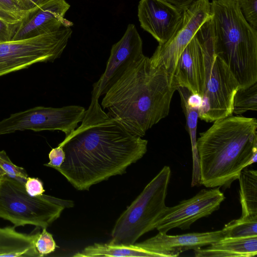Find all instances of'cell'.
I'll list each match as a JSON object with an SVG mask.
<instances>
[{"mask_svg": "<svg viewBox=\"0 0 257 257\" xmlns=\"http://www.w3.org/2000/svg\"><path fill=\"white\" fill-rule=\"evenodd\" d=\"M49 162L44 166L56 169L59 168L65 159V152L62 146L60 145L53 148L49 153Z\"/></svg>", "mask_w": 257, "mask_h": 257, "instance_id": "4316f807", "label": "cell"}, {"mask_svg": "<svg viewBox=\"0 0 257 257\" xmlns=\"http://www.w3.org/2000/svg\"><path fill=\"white\" fill-rule=\"evenodd\" d=\"M222 230L224 237L257 236V215L241 216L226 224Z\"/></svg>", "mask_w": 257, "mask_h": 257, "instance_id": "44dd1931", "label": "cell"}, {"mask_svg": "<svg viewBox=\"0 0 257 257\" xmlns=\"http://www.w3.org/2000/svg\"><path fill=\"white\" fill-rule=\"evenodd\" d=\"M74 257H136L155 255L137 245L114 244L109 243H95L87 246L73 255Z\"/></svg>", "mask_w": 257, "mask_h": 257, "instance_id": "d6986e66", "label": "cell"}, {"mask_svg": "<svg viewBox=\"0 0 257 257\" xmlns=\"http://www.w3.org/2000/svg\"><path fill=\"white\" fill-rule=\"evenodd\" d=\"M225 199L219 187L201 190L174 206H166L156 223L155 229L164 233L174 228L188 229L198 219L217 210Z\"/></svg>", "mask_w": 257, "mask_h": 257, "instance_id": "8fae6325", "label": "cell"}, {"mask_svg": "<svg viewBox=\"0 0 257 257\" xmlns=\"http://www.w3.org/2000/svg\"><path fill=\"white\" fill-rule=\"evenodd\" d=\"M237 179L239 182L241 216L257 215V171L244 168Z\"/></svg>", "mask_w": 257, "mask_h": 257, "instance_id": "ffe728a7", "label": "cell"}, {"mask_svg": "<svg viewBox=\"0 0 257 257\" xmlns=\"http://www.w3.org/2000/svg\"><path fill=\"white\" fill-rule=\"evenodd\" d=\"M204 54L203 89L197 111L199 118L211 122L232 114L233 96L239 87L227 65L214 51L211 22Z\"/></svg>", "mask_w": 257, "mask_h": 257, "instance_id": "52a82bcc", "label": "cell"}, {"mask_svg": "<svg viewBox=\"0 0 257 257\" xmlns=\"http://www.w3.org/2000/svg\"><path fill=\"white\" fill-rule=\"evenodd\" d=\"M211 19L215 53L239 86L257 81V30L243 17L238 0H212Z\"/></svg>", "mask_w": 257, "mask_h": 257, "instance_id": "277c9868", "label": "cell"}, {"mask_svg": "<svg viewBox=\"0 0 257 257\" xmlns=\"http://www.w3.org/2000/svg\"><path fill=\"white\" fill-rule=\"evenodd\" d=\"M214 122L197 139L200 184L229 187L256 162L257 120L232 114Z\"/></svg>", "mask_w": 257, "mask_h": 257, "instance_id": "3957f363", "label": "cell"}, {"mask_svg": "<svg viewBox=\"0 0 257 257\" xmlns=\"http://www.w3.org/2000/svg\"><path fill=\"white\" fill-rule=\"evenodd\" d=\"M25 10H30L42 3L45 0H19Z\"/></svg>", "mask_w": 257, "mask_h": 257, "instance_id": "4dcf8cb0", "label": "cell"}, {"mask_svg": "<svg viewBox=\"0 0 257 257\" xmlns=\"http://www.w3.org/2000/svg\"><path fill=\"white\" fill-rule=\"evenodd\" d=\"M257 110V81L247 87L239 86L233 96L232 113L241 114Z\"/></svg>", "mask_w": 257, "mask_h": 257, "instance_id": "7402d4cb", "label": "cell"}, {"mask_svg": "<svg viewBox=\"0 0 257 257\" xmlns=\"http://www.w3.org/2000/svg\"><path fill=\"white\" fill-rule=\"evenodd\" d=\"M71 27H63L29 38L0 43V77L42 62L60 57L72 35Z\"/></svg>", "mask_w": 257, "mask_h": 257, "instance_id": "ba28073f", "label": "cell"}, {"mask_svg": "<svg viewBox=\"0 0 257 257\" xmlns=\"http://www.w3.org/2000/svg\"><path fill=\"white\" fill-rule=\"evenodd\" d=\"M15 227H0V256L40 257L35 247L38 232L24 233Z\"/></svg>", "mask_w": 257, "mask_h": 257, "instance_id": "ac0fdd59", "label": "cell"}, {"mask_svg": "<svg viewBox=\"0 0 257 257\" xmlns=\"http://www.w3.org/2000/svg\"><path fill=\"white\" fill-rule=\"evenodd\" d=\"M170 177V167L164 166L116 220L109 243L133 244L143 235L155 229L156 223L166 207Z\"/></svg>", "mask_w": 257, "mask_h": 257, "instance_id": "8992f818", "label": "cell"}, {"mask_svg": "<svg viewBox=\"0 0 257 257\" xmlns=\"http://www.w3.org/2000/svg\"><path fill=\"white\" fill-rule=\"evenodd\" d=\"M35 247L41 257L54 252L58 246L52 234L47 231L46 228H44L41 232L37 233L35 240Z\"/></svg>", "mask_w": 257, "mask_h": 257, "instance_id": "d4e9b609", "label": "cell"}, {"mask_svg": "<svg viewBox=\"0 0 257 257\" xmlns=\"http://www.w3.org/2000/svg\"><path fill=\"white\" fill-rule=\"evenodd\" d=\"M223 237L222 230L176 235L159 232L155 236L135 244L156 257H175L183 251L202 247Z\"/></svg>", "mask_w": 257, "mask_h": 257, "instance_id": "2e32d148", "label": "cell"}, {"mask_svg": "<svg viewBox=\"0 0 257 257\" xmlns=\"http://www.w3.org/2000/svg\"><path fill=\"white\" fill-rule=\"evenodd\" d=\"M238 2L245 20L257 30V0H238Z\"/></svg>", "mask_w": 257, "mask_h": 257, "instance_id": "484cf974", "label": "cell"}, {"mask_svg": "<svg viewBox=\"0 0 257 257\" xmlns=\"http://www.w3.org/2000/svg\"><path fill=\"white\" fill-rule=\"evenodd\" d=\"M17 30L0 19V43L12 41Z\"/></svg>", "mask_w": 257, "mask_h": 257, "instance_id": "f1b7e54d", "label": "cell"}, {"mask_svg": "<svg viewBox=\"0 0 257 257\" xmlns=\"http://www.w3.org/2000/svg\"><path fill=\"white\" fill-rule=\"evenodd\" d=\"M65 0H45L34 7L18 28L12 40L51 33L73 24L64 18L70 8Z\"/></svg>", "mask_w": 257, "mask_h": 257, "instance_id": "9a60e30c", "label": "cell"}, {"mask_svg": "<svg viewBox=\"0 0 257 257\" xmlns=\"http://www.w3.org/2000/svg\"><path fill=\"white\" fill-rule=\"evenodd\" d=\"M211 2L196 0L183 10L181 21L172 37L159 45L150 58L152 65L163 68L173 77L178 61L198 30L212 18Z\"/></svg>", "mask_w": 257, "mask_h": 257, "instance_id": "30bf717a", "label": "cell"}, {"mask_svg": "<svg viewBox=\"0 0 257 257\" xmlns=\"http://www.w3.org/2000/svg\"><path fill=\"white\" fill-rule=\"evenodd\" d=\"M175 7L184 10L196 0H166Z\"/></svg>", "mask_w": 257, "mask_h": 257, "instance_id": "f546056e", "label": "cell"}, {"mask_svg": "<svg viewBox=\"0 0 257 257\" xmlns=\"http://www.w3.org/2000/svg\"><path fill=\"white\" fill-rule=\"evenodd\" d=\"M34 8L25 10L19 0H0V19L18 29Z\"/></svg>", "mask_w": 257, "mask_h": 257, "instance_id": "603a6c76", "label": "cell"}, {"mask_svg": "<svg viewBox=\"0 0 257 257\" xmlns=\"http://www.w3.org/2000/svg\"><path fill=\"white\" fill-rule=\"evenodd\" d=\"M183 10L166 0H140L138 16L141 27L162 45L172 37L182 18Z\"/></svg>", "mask_w": 257, "mask_h": 257, "instance_id": "5bb4252c", "label": "cell"}, {"mask_svg": "<svg viewBox=\"0 0 257 257\" xmlns=\"http://www.w3.org/2000/svg\"><path fill=\"white\" fill-rule=\"evenodd\" d=\"M0 176H1V174H0Z\"/></svg>", "mask_w": 257, "mask_h": 257, "instance_id": "1f68e13d", "label": "cell"}, {"mask_svg": "<svg viewBox=\"0 0 257 257\" xmlns=\"http://www.w3.org/2000/svg\"><path fill=\"white\" fill-rule=\"evenodd\" d=\"M0 174H5L24 184L28 177L25 169L14 164L4 150L0 151Z\"/></svg>", "mask_w": 257, "mask_h": 257, "instance_id": "cb8c5ba5", "label": "cell"}, {"mask_svg": "<svg viewBox=\"0 0 257 257\" xmlns=\"http://www.w3.org/2000/svg\"><path fill=\"white\" fill-rule=\"evenodd\" d=\"M85 109L71 105L61 107L36 106L13 113L0 121V136L17 131H60L71 134L82 120Z\"/></svg>", "mask_w": 257, "mask_h": 257, "instance_id": "9c48e42d", "label": "cell"}, {"mask_svg": "<svg viewBox=\"0 0 257 257\" xmlns=\"http://www.w3.org/2000/svg\"><path fill=\"white\" fill-rule=\"evenodd\" d=\"M24 186L27 192L32 196L42 195L45 192L42 182L37 178L28 177Z\"/></svg>", "mask_w": 257, "mask_h": 257, "instance_id": "83f0119b", "label": "cell"}, {"mask_svg": "<svg viewBox=\"0 0 257 257\" xmlns=\"http://www.w3.org/2000/svg\"><path fill=\"white\" fill-rule=\"evenodd\" d=\"M74 202L42 194L32 196L24 184L5 174L0 176V218L15 227L34 225L42 229L58 219Z\"/></svg>", "mask_w": 257, "mask_h": 257, "instance_id": "5b68a950", "label": "cell"}, {"mask_svg": "<svg viewBox=\"0 0 257 257\" xmlns=\"http://www.w3.org/2000/svg\"><path fill=\"white\" fill-rule=\"evenodd\" d=\"M177 86L174 77L144 55L104 94L101 107L128 132L143 137L168 115Z\"/></svg>", "mask_w": 257, "mask_h": 257, "instance_id": "7a4b0ae2", "label": "cell"}, {"mask_svg": "<svg viewBox=\"0 0 257 257\" xmlns=\"http://www.w3.org/2000/svg\"><path fill=\"white\" fill-rule=\"evenodd\" d=\"M92 89L81 123L59 144L65 159L56 170L77 190L122 175L147 151L148 141L134 135L106 113Z\"/></svg>", "mask_w": 257, "mask_h": 257, "instance_id": "6da1fadb", "label": "cell"}, {"mask_svg": "<svg viewBox=\"0 0 257 257\" xmlns=\"http://www.w3.org/2000/svg\"><path fill=\"white\" fill-rule=\"evenodd\" d=\"M144 56L141 36L136 26L130 24L121 38L112 46L105 71L93 85L99 96L104 95L127 68Z\"/></svg>", "mask_w": 257, "mask_h": 257, "instance_id": "7c38bea8", "label": "cell"}, {"mask_svg": "<svg viewBox=\"0 0 257 257\" xmlns=\"http://www.w3.org/2000/svg\"><path fill=\"white\" fill-rule=\"evenodd\" d=\"M211 19L202 25L184 49L173 75L178 86L186 88L192 94L199 97L203 89L204 47L211 27Z\"/></svg>", "mask_w": 257, "mask_h": 257, "instance_id": "4fadbf2b", "label": "cell"}, {"mask_svg": "<svg viewBox=\"0 0 257 257\" xmlns=\"http://www.w3.org/2000/svg\"><path fill=\"white\" fill-rule=\"evenodd\" d=\"M196 257H252L257 254V236L223 237L205 248L194 249Z\"/></svg>", "mask_w": 257, "mask_h": 257, "instance_id": "e0dca14e", "label": "cell"}]
</instances>
